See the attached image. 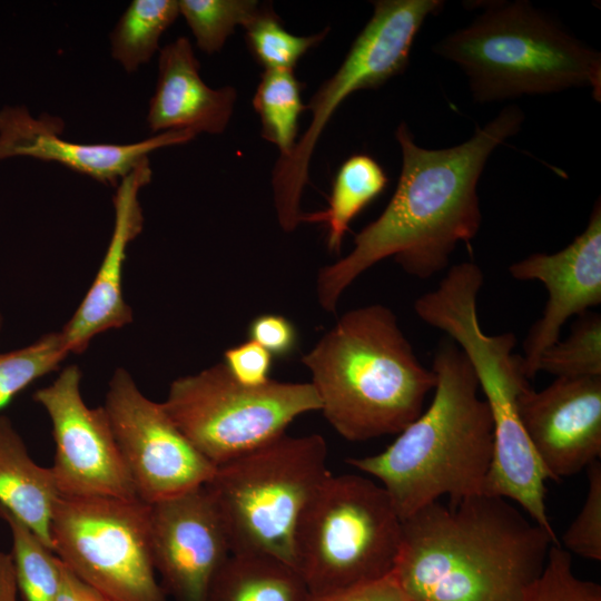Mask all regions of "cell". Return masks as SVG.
<instances>
[{
  "label": "cell",
  "mask_w": 601,
  "mask_h": 601,
  "mask_svg": "<svg viewBox=\"0 0 601 601\" xmlns=\"http://www.w3.org/2000/svg\"><path fill=\"white\" fill-rule=\"evenodd\" d=\"M524 118L518 106H506L466 141L443 149L416 145L401 122L395 131L402 151L396 189L382 214L355 236L353 249L319 269L322 308L335 312L348 286L388 257L420 279L444 270L456 246L470 244L480 230L477 183L489 157L520 131Z\"/></svg>",
  "instance_id": "cell-1"
},
{
  "label": "cell",
  "mask_w": 601,
  "mask_h": 601,
  "mask_svg": "<svg viewBox=\"0 0 601 601\" xmlns=\"http://www.w3.org/2000/svg\"><path fill=\"white\" fill-rule=\"evenodd\" d=\"M553 544L504 497L436 501L402 520L393 574L410 601H524Z\"/></svg>",
  "instance_id": "cell-2"
},
{
  "label": "cell",
  "mask_w": 601,
  "mask_h": 601,
  "mask_svg": "<svg viewBox=\"0 0 601 601\" xmlns=\"http://www.w3.org/2000/svg\"><path fill=\"white\" fill-rule=\"evenodd\" d=\"M428 407L384 451L346 463L378 480L402 520L446 496L483 493L493 453L490 408L464 352L447 336L436 347Z\"/></svg>",
  "instance_id": "cell-3"
},
{
  "label": "cell",
  "mask_w": 601,
  "mask_h": 601,
  "mask_svg": "<svg viewBox=\"0 0 601 601\" xmlns=\"http://www.w3.org/2000/svg\"><path fill=\"white\" fill-rule=\"evenodd\" d=\"M321 410L345 440L398 434L422 412L436 384L382 304L344 313L302 357Z\"/></svg>",
  "instance_id": "cell-4"
},
{
  "label": "cell",
  "mask_w": 601,
  "mask_h": 601,
  "mask_svg": "<svg viewBox=\"0 0 601 601\" xmlns=\"http://www.w3.org/2000/svg\"><path fill=\"white\" fill-rule=\"evenodd\" d=\"M484 282L473 262L453 265L439 285L420 296L414 311L420 319L444 332L469 358L489 405L493 453L483 493L514 502L556 543L548 516V479L523 427L518 410L521 391L530 385L522 356L514 354L511 332L484 333L477 315V295Z\"/></svg>",
  "instance_id": "cell-5"
},
{
  "label": "cell",
  "mask_w": 601,
  "mask_h": 601,
  "mask_svg": "<svg viewBox=\"0 0 601 601\" xmlns=\"http://www.w3.org/2000/svg\"><path fill=\"white\" fill-rule=\"evenodd\" d=\"M433 52L459 66L475 102L590 87L601 100V56L529 1L491 3Z\"/></svg>",
  "instance_id": "cell-6"
},
{
  "label": "cell",
  "mask_w": 601,
  "mask_h": 601,
  "mask_svg": "<svg viewBox=\"0 0 601 601\" xmlns=\"http://www.w3.org/2000/svg\"><path fill=\"white\" fill-rule=\"evenodd\" d=\"M327 457L322 435L284 434L216 466L205 487L231 554L272 556L293 566L295 531L306 505L331 474Z\"/></svg>",
  "instance_id": "cell-7"
},
{
  "label": "cell",
  "mask_w": 601,
  "mask_h": 601,
  "mask_svg": "<svg viewBox=\"0 0 601 601\" xmlns=\"http://www.w3.org/2000/svg\"><path fill=\"white\" fill-rule=\"evenodd\" d=\"M402 542V519L388 494L358 474L325 479L297 524L293 566L309 593L390 575Z\"/></svg>",
  "instance_id": "cell-8"
},
{
  "label": "cell",
  "mask_w": 601,
  "mask_h": 601,
  "mask_svg": "<svg viewBox=\"0 0 601 601\" xmlns=\"http://www.w3.org/2000/svg\"><path fill=\"white\" fill-rule=\"evenodd\" d=\"M162 405L191 444L215 466L286 434L298 416L321 410L311 384L236 381L223 362L174 380Z\"/></svg>",
  "instance_id": "cell-9"
},
{
  "label": "cell",
  "mask_w": 601,
  "mask_h": 601,
  "mask_svg": "<svg viewBox=\"0 0 601 601\" xmlns=\"http://www.w3.org/2000/svg\"><path fill=\"white\" fill-rule=\"evenodd\" d=\"M352 43L342 65L312 96L306 108L312 119L292 152L279 157L273 169L277 220L286 233L302 223L300 200L309 180V162L325 127L353 92L376 89L405 71L413 41L427 17L444 6L441 0H378Z\"/></svg>",
  "instance_id": "cell-10"
},
{
  "label": "cell",
  "mask_w": 601,
  "mask_h": 601,
  "mask_svg": "<svg viewBox=\"0 0 601 601\" xmlns=\"http://www.w3.org/2000/svg\"><path fill=\"white\" fill-rule=\"evenodd\" d=\"M52 551L111 601H168L154 566L149 504L139 499L60 495Z\"/></svg>",
  "instance_id": "cell-11"
},
{
  "label": "cell",
  "mask_w": 601,
  "mask_h": 601,
  "mask_svg": "<svg viewBox=\"0 0 601 601\" xmlns=\"http://www.w3.org/2000/svg\"><path fill=\"white\" fill-rule=\"evenodd\" d=\"M102 406L142 502L177 497L213 477L216 466L184 435L162 403L148 398L125 368L114 372Z\"/></svg>",
  "instance_id": "cell-12"
},
{
  "label": "cell",
  "mask_w": 601,
  "mask_h": 601,
  "mask_svg": "<svg viewBox=\"0 0 601 601\" xmlns=\"http://www.w3.org/2000/svg\"><path fill=\"white\" fill-rule=\"evenodd\" d=\"M80 384L81 371L71 364L33 394L51 422L50 469L60 495L138 499L104 406L89 407Z\"/></svg>",
  "instance_id": "cell-13"
},
{
  "label": "cell",
  "mask_w": 601,
  "mask_h": 601,
  "mask_svg": "<svg viewBox=\"0 0 601 601\" xmlns=\"http://www.w3.org/2000/svg\"><path fill=\"white\" fill-rule=\"evenodd\" d=\"M154 566L175 601H206L210 584L231 554L205 485L149 504Z\"/></svg>",
  "instance_id": "cell-14"
},
{
  "label": "cell",
  "mask_w": 601,
  "mask_h": 601,
  "mask_svg": "<svg viewBox=\"0 0 601 601\" xmlns=\"http://www.w3.org/2000/svg\"><path fill=\"white\" fill-rule=\"evenodd\" d=\"M521 422L548 479L560 482L601 455V376L555 377L518 397Z\"/></svg>",
  "instance_id": "cell-15"
},
{
  "label": "cell",
  "mask_w": 601,
  "mask_h": 601,
  "mask_svg": "<svg viewBox=\"0 0 601 601\" xmlns=\"http://www.w3.org/2000/svg\"><path fill=\"white\" fill-rule=\"evenodd\" d=\"M518 280H538L548 290L541 317L523 343L522 366L528 380L538 374V362L560 339L565 322L601 303V206L598 200L584 230L563 249L534 253L509 266Z\"/></svg>",
  "instance_id": "cell-16"
},
{
  "label": "cell",
  "mask_w": 601,
  "mask_h": 601,
  "mask_svg": "<svg viewBox=\"0 0 601 601\" xmlns=\"http://www.w3.org/2000/svg\"><path fill=\"white\" fill-rule=\"evenodd\" d=\"M63 121L55 116H33L23 105L0 108V162L18 157L58 162L105 184L119 181L149 160L160 148L185 144L196 136L167 131L130 144H83L62 137Z\"/></svg>",
  "instance_id": "cell-17"
},
{
  "label": "cell",
  "mask_w": 601,
  "mask_h": 601,
  "mask_svg": "<svg viewBox=\"0 0 601 601\" xmlns=\"http://www.w3.org/2000/svg\"><path fill=\"white\" fill-rule=\"evenodd\" d=\"M150 160L139 165L116 186L112 197L114 227L97 274L80 305L60 331L70 354H80L99 334L132 322L124 297V266L129 244L141 233V188L151 180Z\"/></svg>",
  "instance_id": "cell-18"
},
{
  "label": "cell",
  "mask_w": 601,
  "mask_h": 601,
  "mask_svg": "<svg viewBox=\"0 0 601 601\" xmlns=\"http://www.w3.org/2000/svg\"><path fill=\"white\" fill-rule=\"evenodd\" d=\"M188 38L179 37L160 48L154 93L146 124L151 134L188 131L219 135L231 118L237 91L231 86L209 87Z\"/></svg>",
  "instance_id": "cell-19"
},
{
  "label": "cell",
  "mask_w": 601,
  "mask_h": 601,
  "mask_svg": "<svg viewBox=\"0 0 601 601\" xmlns=\"http://www.w3.org/2000/svg\"><path fill=\"white\" fill-rule=\"evenodd\" d=\"M59 497L51 469L36 463L11 420L0 415V509L52 550L51 521Z\"/></svg>",
  "instance_id": "cell-20"
},
{
  "label": "cell",
  "mask_w": 601,
  "mask_h": 601,
  "mask_svg": "<svg viewBox=\"0 0 601 601\" xmlns=\"http://www.w3.org/2000/svg\"><path fill=\"white\" fill-rule=\"evenodd\" d=\"M309 591L288 563L265 555L230 554L206 601H306Z\"/></svg>",
  "instance_id": "cell-21"
},
{
  "label": "cell",
  "mask_w": 601,
  "mask_h": 601,
  "mask_svg": "<svg viewBox=\"0 0 601 601\" xmlns=\"http://www.w3.org/2000/svg\"><path fill=\"white\" fill-rule=\"evenodd\" d=\"M387 177L381 165L368 155H353L339 167L326 210L303 214V221L325 223L327 247L339 253L352 220L385 189Z\"/></svg>",
  "instance_id": "cell-22"
},
{
  "label": "cell",
  "mask_w": 601,
  "mask_h": 601,
  "mask_svg": "<svg viewBox=\"0 0 601 601\" xmlns=\"http://www.w3.org/2000/svg\"><path fill=\"white\" fill-rule=\"evenodd\" d=\"M178 0H132L109 35L110 55L127 73L159 52V40L179 16Z\"/></svg>",
  "instance_id": "cell-23"
},
{
  "label": "cell",
  "mask_w": 601,
  "mask_h": 601,
  "mask_svg": "<svg viewBox=\"0 0 601 601\" xmlns=\"http://www.w3.org/2000/svg\"><path fill=\"white\" fill-rule=\"evenodd\" d=\"M303 83L294 70H264L253 97L262 124V136L289 155L297 141L298 120L307 109L302 100Z\"/></svg>",
  "instance_id": "cell-24"
},
{
  "label": "cell",
  "mask_w": 601,
  "mask_h": 601,
  "mask_svg": "<svg viewBox=\"0 0 601 601\" xmlns=\"http://www.w3.org/2000/svg\"><path fill=\"white\" fill-rule=\"evenodd\" d=\"M11 536L10 556L22 601H57L61 561L30 529L0 509Z\"/></svg>",
  "instance_id": "cell-25"
},
{
  "label": "cell",
  "mask_w": 601,
  "mask_h": 601,
  "mask_svg": "<svg viewBox=\"0 0 601 601\" xmlns=\"http://www.w3.org/2000/svg\"><path fill=\"white\" fill-rule=\"evenodd\" d=\"M243 28L247 47L264 70H294L304 55L329 32L327 27L311 36H295L284 28L270 4H260L257 14Z\"/></svg>",
  "instance_id": "cell-26"
},
{
  "label": "cell",
  "mask_w": 601,
  "mask_h": 601,
  "mask_svg": "<svg viewBox=\"0 0 601 601\" xmlns=\"http://www.w3.org/2000/svg\"><path fill=\"white\" fill-rule=\"evenodd\" d=\"M536 368L555 377L601 376L600 314L579 316L565 338L544 349Z\"/></svg>",
  "instance_id": "cell-27"
},
{
  "label": "cell",
  "mask_w": 601,
  "mask_h": 601,
  "mask_svg": "<svg viewBox=\"0 0 601 601\" xmlns=\"http://www.w3.org/2000/svg\"><path fill=\"white\" fill-rule=\"evenodd\" d=\"M69 354L60 332L0 353V411L32 383L59 368Z\"/></svg>",
  "instance_id": "cell-28"
},
{
  "label": "cell",
  "mask_w": 601,
  "mask_h": 601,
  "mask_svg": "<svg viewBox=\"0 0 601 601\" xmlns=\"http://www.w3.org/2000/svg\"><path fill=\"white\" fill-rule=\"evenodd\" d=\"M197 47L208 53L221 50L237 26L245 27L259 11L255 0H178Z\"/></svg>",
  "instance_id": "cell-29"
},
{
  "label": "cell",
  "mask_w": 601,
  "mask_h": 601,
  "mask_svg": "<svg viewBox=\"0 0 601 601\" xmlns=\"http://www.w3.org/2000/svg\"><path fill=\"white\" fill-rule=\"evenodd\" d=\"M524 601H601V585L579 578L573 571L571 553L553 544Z\"/></svg>",
  "instance_id": "cell-30"
},
{
  "label": "cell",
  "mask_w": 601,
  "mask_h": 601,
  "mask_svg": "<svg viewBox=\"0 0 601 601\" xmlns=\"http://www.w3.org/2000/svg\"><path fill=\"white\" fill-rule=\"evenodd\" d=\"M588 486L584 502L562 535L569 553L583 559L601 560V463L597 460L585 469Z\"/></svg>",
  "instance_id": "cell-31"
},
{
  "label": "cell",
  "mask_w": 601,
  "mask_h": 601,
  "mask_svg": "<svg viewBox=\"0 0 601 601\" xmlns=\"http://www.w3.org/2000/svg\"><path fill=\"white\" fill-rule=\"evenodd\" d=\"M223 363L231 376L244 385L259 386L270 380L273 356L254 341L248 339L226 349Z\"/></svg>",
  "instance_id": "cell-32"
},
{
  "label": "cell",
  "mask_w": 601,
  "mask_h": 601,
  "mask_svg": "<svg viewBox=\"0 0 601 601\" xmlns=\"http://www.w3.org/2000/svg\"><path fill=\"white\" fill-rule=\"evenodd\" d=\"M247 333L250 341L259 344L276 357L290 355L298 343L294 324L285 316L277 314L256 316L250 322Z\"/></svg>",
  "instance_id": "cell-33"
},
{
  "label": "cell",
  "mask_w": 601,
  "mask_h": 601,
  "mask_svg": "<svg viewBox=\"0 0 601 601\" xmlns=\"http://www.w3.org/2000/svg\"><path fill=\"white\" fill-rule=\"evenodd\" d=\"M306 601H410L393 572L382 579L324 593H309Z\"/></svg>",
  "instance_id": "cell-34"
},
{
  "label": "cell",
  "mask_w": 601,
  "mask_h": 601,
  "mask_svg": "<svg viewBox=\"0 0 601 601\" xmlns=\"http://www.w3.org/2000/svg\"><path fill=\"white\" fill-rule=\"evenodd\" d=\"M0 601H19L10 553L0 551Z\"/></svg>",
  "instance_id": "cell-35"
},
{
  "label": "cell",
  "mask_w": 601,
  "mask_h": 601,
  "mask_svg": "<svg viewBox=\"0 0 601 601\" xmlns=\"http://www.w3.org/2000/svg\"><path fill=\"white\" fill-rule=\"evenodd\" d=\"M57 601H78L73 574L61 562V585Z\"/></svg>",
  "instance_id": "cell-36"
},
{
  "label": "cell",
  "mask_w": 601,
  "mask_h": 601,
  "mask_svg": "<svg viewBox=\"0 0 601 601\" xmlns=\"http://www.w3.org/2000/svg\"><path fill=\"white\" fill-rule=\"evenodd\" d=\"M73 579L78 601H108L99 591L79 580L75 574Z\"/></svg>",
  "instance_id": "cell-37"
},
{
  "label": "cell",
  "mask_w": 601,
  "mask_h": 601,
  "mask_svg": "<svg viewBox=\"0 0 601 601\" xmlns=\"http://www.w3.org/2000/svg\"><path fill=\"white\" fill-rule=\"evenodd\" d=\"M1 328H2V315L0 314V332H1Z\"/></svg>",
  "instance_id": "cell-38"
},
{
  "label": "cell",
  "mask_w": 601,
  "mask_h": 601,
  "mask_svg": "<svg viewBox=\"0 0 601 601\" xmlns=\"http://www.w3.org/2000/svg\"><path fill=\"white\" fill-rule=\"evenodd\" d=\"M108 601H111V600H108Z\"/></svg>",
  "instance_id": "cell-39"
}]
</instances>
